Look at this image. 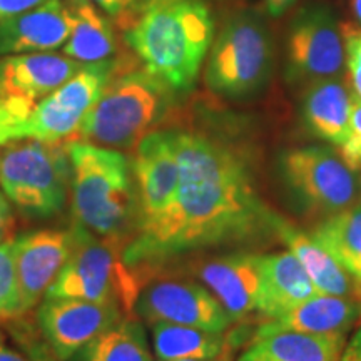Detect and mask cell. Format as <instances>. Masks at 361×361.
<instances>
[{"instance_id":"6da1fadb","label":"cell","mask_w":361,"mask_h":361,"mask_svg":"<svg viewBox=\"0 0 361 361\" xmlns=\"http://www.w3.org/2000/svg\"><path fill=\"white\" fill-rule=\"evenodd\" d=\"M179 184L168 209L135 228L121 250L126 266L174 258L252 231L261 207L245 164L229 147L192 130H169Z\"/></svg>"},{"instance_id":"7a4b0ae2","label":"cell","mask_w":361,"mask_h":361,"mask_svg":"<svg viewBox=\"0 0 361 361\" xmlns=\"http://www.w3.org/2000/svg\"><path fill=\"white\" fill-rule=\"evenodd\" d=\"M119 24L126 44L149 74L171 90L192 87L214 34L202 0H134Z\"/></svg>"},{"instance_id":"3957f363","label":"cell","mask_w":361,"mask_h":361,"mask_svg":"<svg viewBox=\"0 0 361 361\" xmlns=\"http://www.w3.org/2000/svg\"><path fill=\"white\" fill-rule=\"evenodd\" d=\"M75 223L106 243L121 241L137 216L133 164L124 152L82 141L66 142Z\"/></svg>"},{"instance_id":"277c9868","label":"cell","mask_w":361,"mask_h":361,"mask_svg":"<svg viewBox=\"0 0 361 361\" xmlns=\"http://www.w3.org/2000/svg\"><path fill=\"white\" fill-rule=\"evenodd\" d=\"M171 92L146 69H123L84 117L79 137L117 151L135 149L164 116Z\"/></svg>"},{"instance_id":"5b68a950","label":"cell","mask_w":361,"mask_h":361,"mask_svg":"<svg viewBox=\"0 0 361 361\" xmlns=\"http://www.w3.org/2000/svg\"><path fill=\"white\" fill-rule=\"evenodd\" d=\"M71 188L66 142L17 139L0 146V191L22 216L47 219L61 213Z\"/></svg>"},{"instance_id":"8992f818","label":"cell","mask_w":361,"mask_h":361,"mask_svg":"<svg viewBox=\"0 0 361 361\" xmlns=\"http://www.w3.org/2000/svg\"><path fill=\"white\" fill-rule=\"evenodd\" d=\"M72 251L45 298H79L94 303H114L134 313L142 288L137 271L121 259L111 243L97 238L82 224L71 228Z\"/></svg>"},{"instance_id":"52a82bcc","label":"cell","mask_w":361,"mask_h":361,"mask_svg":"<svg viewBox=\"0 0 361 361\" xmlns=\"http://www.w3.org/2000/svg\"><path fill=\"white\" fill-rule=\"evenodd\" d=\"M273 59V42L263 17L236 12L221 27L211 47L206 84L224 97H243L264 84Z\"/></svg>"},{"instance_id":"ba28073f","label":"cell","mask_w":361,"mask_h":361,"mask_svg":"<svg viewBox=\"0 0 361 361\" xmlns=\"http://www.w3.org/2000/svg\"><path fill=\"white\" fill-rule=\"evenodd\" d=\"M123 71L119 59L84 64L79 72L40 101L24 123L25 137L51 144H64L79 134L80 124L96 106L116 74Z\"/></svg>"},{"instance_id":"9c48e42d","label":"cell","mask_w":361,"mask_h":361,"mask_svg":"<svg viewBox=\"0 0 361 361\" xmlns=\"http://www.w3.org/2000/svg\"><path fill=\"white\" fill-rule=\"evenodd\" d=\"M288 61L298 79L318 82L341 74L346 62L345 34L331 8L313 4L296 13L288 35Z\"/></svg>"},{"instance_id":"30bf717a","label":"cell","mask_w":361,"mask_h":361,"mask_svg":"<svg viewBox=\"0 0 361 361\" xmlns=\"http://www.w3.org/2000/svg\"><path fill=\"white\" fill-rule=\"evenodd\" d=\"M134 314L146 323H174L224 333L233 318L207 288L191 281L161 279L141 288Z\"/></svg>"},{"instance_id":"8fae6325","label":"cell","mask_w":361,"mask_h":361,"mask_svg":"<svg viewBox=\"0 0 361 361\" xmlns=\"http://www.w3.org/2000/svg\"><path fill=\"white\" fill-rule=\"evenodd\" d=\"M114 303H94L79 298H44L37 324L49 350L59 361H67L97 335L126 318Z\"/></svg>"},{"instance_id":"7c38bea8","label":"cell","mask_w":361,"mask_h":361,"mask_svg":"<svg viewBox=\"0 0 361 361\" xmlns=\"http://www.w3.org/2000/svg\"><path fill=\"white\" fill-rule=\"evenodd\" d=\"M283 168L295 191L318 209L340 213L353 206L358 194L353 169L329 149H293Z\"/></svg>"},{"instance_id":"4fadbf2b","label":"cell","mask_w":361,"mask_h":361,"mask_svg":"<svg viewBox=\"0 0 361 361\" xmlns=\"http://www.w3.org/2000/svg\"><path fill=\"white\" fill-rule=\"evenodd\" d=\"M84 64L52 52H32L0 59V94L20 119L27 121L35 106L67 82Z\"/></svg>"},{"instance_id":"5bb4252c","label":"cell","mask_w":361,"mask_h":361,"mask_svg":"<svg viewBox=\"0 0 361 361\" xmlns=\"http://www.w3.org/2000/svg\"><path fill=\"white\" fill-rule=\"evenodd\" d=\"M130 164L137 197L135 229L168 209L178 191L179 166L169 130L149 133L135 147Z\"/></svg>"},{"instance_id":"9a60e30c","label":"cell","mask_w":361,"mask_h":361,"mask_svg":"<svg viewBox=\"0 0 361 361\" xmlns=\"http://www.w3.org/2000/svg\"><path fill=\"white\" fill-rule=\"evenodd\" d=\"M24 311L39 305L56 281L72 251V233L40 229L13 239Z\"/></svg>"},{"instance_id":"2e32d148","label":"cell","mask_w":361,"mask_h":361,"mask_svg":"<svg viewBox=\"0 0 361 361\" xmlns=\"http://www.w3.org/2000/svg\"><path fill=\"white\" fill-rule=\"evenodd\" d=\"M72 17L62 0H47L42 6L0 20V56L51 52L69 39Z\"/></svg>"},{"instance_id":"e0dca14e","label":"cell","mask_w":361,"mask_h":361,"mask_svg":"<svg viewBox=\"0 0 361 361\" xmlns=\"http://www.w3.org/2000/svg\"><path fill=\"white\" fill-rule=\"evenodd\" d=\"M259 269L258 308L268 319L279 316L319 295L313 279L293 252L279 251L256 256Z\"/></svg>"},{"instance_id":"ac0fdd59","label":"cell","mask_w":361,"mask_h":361,"mask_svg":"<svg viewBox=\"0 0 361 361\" xmlns=\"http://www.w3.org/2000/svg\"><path fill=\"white\" fill-rule=\"evenodd\" d=\"M196 274L218 298L233 322L258 308L259 269L256 256H228L207 261L197 268Z\"/></svg>"},{"instance_id":"d6986e66","label":"cell","mask_w":361,"mask_h":361,"mask_svg":"<svg viewBox=\"0 0 361 361\" xmlns=\"http://www.w3.org/2000/svg\"><path fill=\"white\" fill-rule=\"evenodd\" d=\"M345 340V336L290 331L268 322L238 361H340Z\"/></svg>"},{"instance_id":"ffe728a7","label":"cell","mask_w":361,"mask_h":361,"mask_svg":"<svg viewBox=\"0 0 361 361\" xmlns=\"http://www.w3.org/2000/svg\"><path fill=\"white\" fill-rule=\"evenodd\" d=\"M361 318V303L358 300H345L319 293L301 305L271 319L274 326L290 331L308 333L322 336H345L346 331Z\"/></svg>"},{"instance_id":"44dd1931","label":"cell","mask_w":361,"mask_h":361,"mask_svg":"<svg viewBox=\"0 0 361 361\" xmlns=\"http://www.w3.org/2000/svg\"><path fill=\"white\" fill-rule=\"evenodd\" d=\"M353 96L335 79L318 80L305 99V116L310 128L326 141L343 146L350 135Z\"/></svg>"},{"instance_id":"7402d4cb","label":"cell","mask_w":361,"mask_h":361,"mask_svg":"<svg viewBox=\"0 0 361 361\" xmlns=\"http://www.w3.org/2000/svg\"><path fill=\"white\" fill-rule=\"evenodd\" d=\"M69 11L72 29L62 45V54L80 64L116 59L117 42L109 22L87 0H71Z\"/></svg>"},{"instance_id":"603a6c76","label":"cell","mask_w":361,"mask_h":361,"mask_svg":"<svg viewBox=\"0 0 361 361\" xmlns=\"http://www.w3.org/2000/svg\"><path fill=\"white\" fill-rule=\"evenodd\" d=\"M152 355L159 361L224 358L228 336L224 333L184 326V324L151 323Z\"/></svg>"},{"instance_id":"cb8c5ba5","label":"cell","mask_w":361,"mask_h":361,"mask_svg":"<svg viewBox=\"0 0 361 361\" xmlns=\"http://www.w3.org/2000/svg\"><path fill=\"white\" fill-rule=\"evenodd\" d=\"M278 229L288 250L303 264L319 293L333 296H348L355 291L356 281L353 283L350 273H346L319 243H316L313 238L306 236L305 233L293 226L279 223Z\"/></svg>"},{"instance_id":"d4e9b609","label":"cell","mask_w":361,"mask_h":361,"mask_svg":"<svg viewBox=\"0 0 361 361\" xmlns=\"http://www.w3.org/2000/svg\"><path fill=\"white\" fill-rule=\"evenodd\" d=\"M67 361H154L146 329L133 316H126Z\"/></svg>"},{"instance_id":"484cf974","label":"cell","mask_w":361,"mask_h":361,"mask_svg":"<svg viewBox=\"0 0 361 361\" xmlns=\"http://www.w3.org/2000/svg\"><path fill=\"white\" fill-rule=\"evenodd\" d=\"M313 239L361 284V202L336 213L316 228Z\"/></svg>"},{"instance_id":"4316f807","label":"cell","mask_w":361,"mask_h":361,"mask_svg":"<svg viewBox=\"0 0 361 361\" xmlns=\"http://www.w3.org/2000/svg\"><path fill=\"white\" fill-rule=\"evenodd\" d=\"M24 313L16 263V245L13 239L8 238L0 243V322L16 319Z\"/></svg>"},{"instance_id":"83f0119b","label":"cell","mask_w":361,"mask_h":361,"mask_svg":"<svg viewBox=\"0 0 361 361\" xmlns=\"http://www.w3.org/2000/svg\"><path fill=\"white\" fill-rule=\"evenodd\" d=\"M341 157L351 169L361 168V99L358 96H353L350 135L341 146Z\"/></svg>"},{"instance_id":"f1b7e54d","label":"cell","mask_w":361,"mask_h":361,"mask_svg":"<svg viewBox=\"0 0 361 361\" xmlns=\"http://www.w3.org/2000/svg\"><path fill=\"white\" fill-rule=\"evenodd\" d=\"M345 34L346 64H348L350 79L353 82L356 96L361 99V30L343 29Z\"/></svg>"},{"instance_id":"f546056e","label":"cell","mask_w":361,"mask_h":361,"mask_svg":"<svg viewBox=\"0 0 361 361\" xmlns=\"http://www.w3.org/2000/svg\"><path fill=\"white\" fill-rule=\"evenodd\" d=\"M24 123L25 121L16 114L11 104L0 94V146H6L17 139H24V134H22Z\"/></svg>"},{"instance_id":"4dcf8cb0","label":"cell","mask_w":361,"mask_h":361,"mask_svg":"<svg viewBox=\"0 0 361 361\" xmlns=\"http://www.w3.org/2000/svg\"><path fill=\"white\" fill-rule=\"evenodd\" d=\"M47 0H0V20L42 6Z\"/></svg>"},{"instance_id":"1f68e13d","label":"cell","mask_w":361,"mask_h":361,"mask_svg":"<svg viewBox=\"0 0 361 361\" xmlns=\"http://www.w3.org/2000/svg\"><path fill=\"white\" fill-rule=\"evenodd\" d=\"M87 2L94 4V6L106 12L107 16L114 17V19L121 20L124 16H128L130 8L134 6V0H87Z\"/></svg>"},{"instance_id":"d6a6232c","label":"cell","mask_w":361,"mask_h":361,"mask_svg":"<svg viewBox=\"0 0 361 361\" xmlns=\"http://www.w3.org/2000/svg\"><path fill=\"white\" fill-rule=\"evenodd\" d=\"M13 224V214L11 209V202L6 197V194L0 191V243L8 239Z\"/></svg>"},{"instance_id":"836d02e7","label":"cell","mask_w":361,"mask_h":361,"mask_svg":"<svg viewBox=\"0 0 361 361\" xmlns=\"http://www.w3.org/2000/svg\"><path fill=\"white\" fill-rule=\"evenodd\" d=\"M340 361H361V328L355 333L348 345L345 346Z\"/></svg>"},{"instance_id":"e575fe53","label":"cell","mask_w":361,"mask_h":361,"mask_svg":"<svg viewBox=\"0 0 361 361\" xmlns=\"http://www.w3.org/2000/svg\"><path fill=\"white\" fill-rule=\"evenodd\" d=\"M293 4H295V0H266V8L271 16L278 17L286 12Z\"/></svg>"},{"instance_id":"d590c367","label":"cell","mask_w":361,"mask_h":361,"mask_svg":"<svg viewBox=\"0 0 361 361\" xmlns=\"http://www.w3.org/2000/svg\"><path fill=\"white\" fill-rule=\"evenodd\" d=\"M0 361H29L24 358L20 353H17L16 350H12L11 346L6 345L4 338H0Z\"/></svg>"},{"instance_id":"8d00e7d4","label":"cell","mask_w":361,"mask_h":361,"mask_svg":"<svg viewBox=\"0 0 361 361\" xmlns=\"http://www.w3.org/2000/svg\"><path fill=\"white\" fill-rule=\"evenodd\" d=\"M29 353H30V356H32V361H59L56 356H54L52 351L49 350V346H45V348L30 346Z\"/></svg>"},{"instance_id":"74e56055","label":"cell","mask_w":361,"mask_h":361,"mask_svg":"<svg viewBox=\"0 0 361 361\" xmlns=\"http://www.w3.org/2000/svg\"><path fill=\"white\" fill-rule=\"evenodd\" d=\"M353 12L356 20H358V24L361 25V0H353Z\"/></svg>"},{"instance_id":"f35d334b","label":"cell","mask_w":361,"mask_h":361,"mask_svg":"<svg viewBox=\"0 0 361 361\" xmlns=\"http://www.w3.org/2000/svg\"><path fill=\"white\" fill-rule=\"evenodd\" d=\"M355 298L361 303V284H358V283H356V286H355Z\"/></svg>"},{"instance_id":"ab89813d","label":"cell","mask_w":361,"mask_h":361,"mask_svg":"<svg viewBox=\"0 0 361 361\" xmlns=\"http://www.w3.org/2000/svg\"><path fill=\"white\" fill-rule=\"evenodd\" d=\"M154 361H159V360L154 358ZM173 361H226V360L224 358H216V360H173Z\"/></svg>"},{"instance_id":"60d3db41","label":"cell","mask_w":361,"mask_h":361,"mask_svg":"<svg viewBox=\"0 0 361 361\" xmlns=\"http://www.w3.org/2000/svg\"><path fill=\"white\" fill-rule=\"evenodd\" d=\"M0 338H2V335H0Z\"/></svg>"}]
</instances>
